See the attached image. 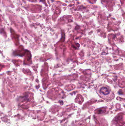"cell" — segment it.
I'll list each match as a JSON object with an SVG mask.
<instances>
[{"label": "cell", "mask_w": 125, "mask_h": 126, "mask_svg": "<svg viewBox=\"0 0 125 126\" xmlns=\"http://www.w3.org/2000/svg\"><path fill=\"white\" fill-rule=\"evenodd\" d=\"M51 1L52 2H53V1H54V0H51Z\"/></svg>", "instance_id": "cell-2"}, {"label": "cell", "mask_w": 125, "mask_h": 126, "mask_svg": "<svg viewBox=\"0 0 125 126\" xmlns=\"http://www.w3.org/2000/svg\"><path fill=\"white\" fill-rule=\"evenodd\" d=\"M97 93L101 98L107 101L111 100L114 98V94L111 89L106 84H101L98 86Z\"/></svg>", "instance_id": "cell-1"}]
</instances>
